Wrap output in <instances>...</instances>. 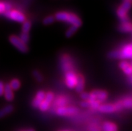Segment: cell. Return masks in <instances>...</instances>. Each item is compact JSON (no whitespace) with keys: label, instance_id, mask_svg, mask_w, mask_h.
<instances>
[{"label":"cell","instance_id":"cell-1","mask_svg":"<svg viewBox=\"0 0 132 131\" xmlns=\"http://www.w3.org/2000/svg\"><path fill=\"white\" fill-rule=\"evenodd\" d=\"M55 20L61 22H66L72 25L79 28L82 25V22L79 17L72 13L64 12H59L56 13Z\"/></svg>","mask_w":132,"mask_h":131},{"label":"cell","instance_id":"cell-2","mask_svg":"<svg viewBox=\"0 0 132 131\" xmlns=\"http://www.w3.org/2000/svg\"><path fill=\"white\" fill-rule=\"evenodd\" d=\"M108 56L110 58H114V59H131V45H126L120 50H114L111 51L108 54Z\"/></svg>","mask_w":132,"mask_h":131},{"label":"cell","instance_id":"cell-3","mask_svg":"<svg viewBox=\"0 0 132 131\" xmlns=\"http://www.w3.org/2000/svg\"><path fill=\"white\" fill-rule=\"evenodd\" d=\"M108 94L105 90H95L89 93V100L90 101H97L101 103L104 102L107 98Z\"/></svg>","mask_w":132,"mask_h":131},{"label":"cell","instance_id":"cell-4","mask_svg":"<svg viewBox=\"0 0 132 131\" xmlns=\"http://www.w3.org/2000/svg\"><path fill=\"white\" fill-rule=\"evenodd\" d=\"M9 40H10V43L13 45L19 51L22 52V53H26L27 51H28V47L27 46L26 43H23L22 40H20L19 37L14 35L10 36Z\"/></svg>","mask_w":132,"mask_h":131},{"label":"cell","instance_id":"cell-5","mask_svg":"<svg viewBox=\"0 0 132 131\" xmlns=\"http://www.w3.org/2000/svg\"><path fill=\"white\" fill-rule=\"evenodd\" d=\"M4 15L7 18H10V20L15 21L20 23H23L26 21V16L21 12L17 10H10L9 12H6L3 13Z\"/></svg>","mask_w":132,"mask_h":131},{"label":"cell","instance_id":"cell-6","mask_svg":"<svg viewBox=\"0 0 132 131\" xmlns=\"http://www.w3.org/2000/svg\"><path fill=\"white\" fill-rule=\"evenodd\" d=\"M132 2L129 0H126V1L123 2L121 5L117 10V14L120 18V19H122L127 16V12L130 10Z\"/></svg>","mask_w":132,"mask_h":131},{"label":"cell","instance_id":"cell-7","mask_svg":"<svg viewBox=\"0 0 132 131\" xmlns=\"http://www.w3.org/2000/svg\"><path fill=\"white\" fill-rule=\"evenodd\" d=\"M79 111L78 108L74 106L70 107H60L56 110V114L60 116H68L76 114Z\"/></svg>","mask_w":132,"mask_h":131},{"label":"cell","instance_id":"cell-8","mask_svg":"<svg viewBox=\"0 0 132 131\" xmlns=\"http://www.w3.org/2000/svg\"><path fill=\"white\" fill-rule=\"evenodd\" d=\"M54 98V94L52 92H48L46 94L45 98L42 102L41 104L39 106V108L41 111H46L48 109L50 104H51V102Z\"/></svg>","mask_w":132,"mask_h":131},{"label":"cell","instance_id":"cell-9","mask_svg":"<svg viewBox=\"0 0 132 131\" xmlns=\"http://www.w3.org/2000/svg\"><path fill=\"white\" fill-rule=\"evenodd\" d=\"M66 84L69 88H74L77 82V75L73 72L70 71L66 72L65 74Z\"/></svg>","mask_w":132,"mask_h":131},{"label":"cell","instance_id":"cell-10","mask_svg":"<svg viewBox=\"0 0 132 131\" xmlns=\"http://www.w3.org/2000/svg\"><path fill=\"white\" fill-rule=\"evenodd\" d=\"M45 92L42 90H40L37 92L35 98L33 100L32 102V106L35 108H39L40 105L41 104L42 102L43 101L44 98H45Z\"/></svg>","mask_w":132,"mask_h":131},{"label":"cell","instance_id":"cell-11","mask_svg":"<svg viewBox=\"0 0 132 131\" xmlns=\"http://www.w3.org/2000/svg\"><path fill=\"white\" fill-rule=\"evenodd\" d=\"M75 88L77 92L81 93L83 92L85 88V78L82 74L77 75V82Z\"/></svg>","mask_w":132,"mask_h":131},{"label":"cell","instance_id":"cell-12","mask_svg":"<svg viewBox=\"0 0 132 131\" xmlns=\"http://www.w3.org/2000/svg\"><path fill=\"white\" fill-rule=\"evenodd\" d=\"M3 95H4V97L7 101H12V100H13V98H14L13 90L11 88L9 84H7L5 85Z\"/></svg>","mask_w":132,"mask_h":131},{"label":"cell","instance_id":"cell-13","mask_svg":"<svg viewBox=\"0 0 132 131\" xmlns=\"http://www.w3.org/2000/svg\"><path fill=\"white\" fill-rule=\"evenodd\" d=\"M99 110L101 112H105V113H110L116 111V107L115 105L111 104H105L100 105L98 108Z\"/></svg>","mask_w":132,"mask_h":131},{"label":"cell","instance_id":"cell-14","mask_svg":"<svg viewBox=\"0 0 132 131\" xmlns=\"http://www.w3.org/2000/svg\"><path fill=\"white\" fill-rule=\"evenodd\" d=\"M119 67L121 70H123L124 73L128 75V76H130L132 74V70L131 68V66L128 62L126 61H121L119 63Z\"/></svg>","mask_w":132,"mask_h":131},{"label":"cell","instance_id":"cell-15","mask_svg":"<svg viewBox=\"0 0 132 131\" xmlns=\"http://www.w3.org/2000/svg\"><path fill=\"white\" fill-rule=\"evenodd\" d=\"M13 105H7L6 106L3 107V108L0 109V118H3L6 115H9L10 113H12L13 112Z\"/></svg>","mask_w":132,"mask_h":131},{"label":"cell","instance_id":"cell-16","mask_svg":"<svg viewBox=\"0 0 132 131\" xmlns=\"http://www.w3.org/2000/svg\"><path fill=\"white\" fill-rule=\"evenodd\" d=\"M103 131H118L116 124L110 122H106L103 125Z\"/></svg>","mask_w":132,"mask_h":131},{"label":"cell","instance_id":"cell-17","mask_svg":"<svg viewBox=\"0 0 132 131\" xmlns=\"http://www.w3.org/2000/svg\"><path fill=\"white\" fill-rule=\"evenodd\" d=\"M120 32H129L132 31V25L130 23H123L120 25L119 28Z\"/></svg>","mask_w":132,"mask_h":131},{"label":"cell","instance_id":"cell-18","mask_svg":"<svg viewBox=\"0 0 132 131\" xmlns=\"http://www.w3.org/2000/svg\"><path fill=\"white\" fill-rule=\"evenodd\" d=\"M31 27H32V23H31V22H30V21H26V20L25 22L23 23V24H22V33H29V32H30V30H31Z\"/></svg>","mask_w":132,"mask_h":131},{"label":"cell","instance_id":"cell-19","mask_svg":"<svg viewBox=\"0 0 132 131\" xmlns=\"http://www.w3.org/2000/svg\"><path fill=\"white\" fill-rule=\"evenodd\" d=\"M12 89V90H17L20 88L21 86V83H20V80L18 79H13L12 81L10 82V83L9 84Z\"/></svg>","mask_w":132,"mask_h":131},{"label":"cell","instance_id":"cell-20","mask_svg":"<svg viewBox=\"0 0 132 131\" xmlns=\"http://www.w3.org/2000/svg\"><path fill=\"white\" fill-rule=\"evenodd\" d=\"M79 28H77L76 26H74V25H72L71 27H70L68 30H67V32L65 33V36L67 38H70V37L73 36L75 32H77V30H78Z\"/></svg>","mask_w":132,"mask_h":131},{"label":"cell","instance_id":"cell-21","mask_svg":"<svg viewBox=\"0 0 132 131\" xmlns=\"http://www.w3.org/2000/svg\"><path fill=\"white\" fill-rule=\"evenodd\" d=\"M55 21V18L52 15H50V16L46 17L43 20V23L44 25H49L51 23H54Z\"/></svg>","mask_w":132,"mask_h":131},{"label":"cell","instance_id":"cell-22","mask_svg":"<svg viewBox=\"0 0 132 131\" xmlns=\"http://www.w3.org/2000/svg\"><path fill=\"white\" fill-rule=\"evenodd\" d=\"M19 38H20V40H22V42L24 43H26H26L29 42V40H30V35H29V33H22L20 34V36L19 37Z\"/></svg>","mask_w":132,"mask_h":131},{"label":"cell","instance_id":"cell-23","mask_svg":"<svg viewBox=\"0 0 132 131\" xmlns=\"http://www.w3.org/2000/svg\"><path fill=\"white\" fill-rule=\"evenodd\" d=\"M32 74H33L34 77L36 79L37 81H38L40 82H42V80H43V76H42V75L38 71H37V70H34Z\"/></svg>","mask_w":132,"mask_h":131},{"label":"cell","instance_id":"cell-24","mask_svg":"<svg viewBox=\"0 0 132 131\" xmlns=\"http://www.w3.org/2000/svg\"><path fill=\"white\" fill-rule=\"evenodd\" d=\"M122 105L123 107L126 108H132V99L131 98H128V99L125 100Z\"/></svg>","mask_w":132,"mask_h":131},{"label":"cell","instance_id":"cell-25","mask_svg":"<svg viewBox=\"0 0 132 131\" xmlns=\"http://www.w3.org/2000/svg\"><path fill=\"white\" fill-rule=\"evenodd\" d=\"M80 97L83 100H89V93L82 92L80 93Z\"/></svg>","mask_w":132,"mask_h":131},{"label":"cell","instance_id":"cell-26","mask_svg":"<svg viewBox=\"0 0 132 131\" xmlns=\"http://www.w3.org/2000/svg\"><path fill=\"white\" fill-rule=\"evenodd\" d=\"M80 106L84 108H88V107H90V103L89 100H83L80 102Z\"/></svg>","mask_w":132,"mask_h":131},{"label":"cell","instance_id":"cell-27","mask_svg":"<svg viewBox=\"0 0 132 131\" xmlns=\"http://www.w3.org/2000/svg\"><path fill=\"white\" fill-rule=\"evenodd\" d=\"M4 6H5V12H9L10 10H12V5L10 3H4Z\"/></svg>","mask_w":132,"mask_h":131},{"label":"cell","instance_id":"cell-28","mask_svg":"<svg viewBox=\"0 0 132 131\" xmlns=\"http://www.w3.org/2000/svg\"><path fill=\"white\" fill-rule=\"evenodd\" d=\"M4 87L5 84H3L2 81H0V96L3 95V92H4Z\"/></svg>","mask_w":132,"mask_h":131},{"label":"cell","instance_id":"cell-29","mask_svg":"<svg viewBox=\"0 0 132 131\" xmlns=\"http://www.w3.org/2000/svg\"><path fill=\"white\" fill-rule=\"evenodd\" d=\"M5 12V6H4V3H1L0 2V13H4Z\"/></svg>","mask_w":132,"mask_h":131},{"label":"cell","instance_id":"cell-30","mask_svg":"<svg viewBox=\"0 0 132 131\" xmlns=\"http://www.w3.org/2000/svg\"><path fill=\"white\" fill-rule=\"evenodd\" d=\"M129 80H130V81L132 82V74H131V75H130V76H129Z\"/></svg>","mask_w":132,"mask_h":131},{"label":"cell","instance_id":"cell-31","mask_svg":"<svg viewBox=\"0 0 132 131\" xmlns=\"http://www.w3.org/2000/svg\"><path fill=\"white\" fill-rule=\"evenodd\" d=\"M24 131H35V130L33 129H29V130H24Z\"/></svg>","mask_w":132,"mask_h":131},{"label":"cell","instance_id":"cell-32","mask_svg":"<svg viewBox=\"0 0 132 131\" xmlns=\"http://www.w3.org/2000/svg\"><path fill=\"white\" fill-rule=\"evenodd\" d=\"M130 66H131V70H132V63H131V64L130 65Z\"/></svg>","mask_w":132,"mask_h":131},{"label":"cell","instance_id":"cell-33","mask_svg":"<svg viewBox=\"0 0 132 131\" xmlns=\"http://www.w3.org/2000/svg\"><path fill=\"white\" fill-rule=\"evenodd\" d=\"M62 131H68V130H62Z\"/></svg>","mask_w":132,"mask_h":131},{"label":"cell","instance_id":"cell-34","mask_svg":"<svg viewBox=\"0 0 132 131\" xmlns=\"http://www.w3.org/2000/svg\"><path fill=\"white\" fill-rule=\"evenodd\" d=\"M131 47H132V43H131Z\"/></svg>","mask_w":132,"mask_h":131}]
</instances>
